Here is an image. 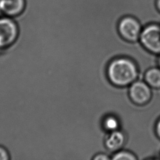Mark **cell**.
Masks as SVG:
<instances>
[{
	"label": "cell",
	"mask_w": 160,
	"mask_h": 160,
	"mask_svg": "<svg viewBox=\"0 0 160 160\" xmlns=\"http://www.w3.org/2000/svg\"><path fill=\"white\" fill-rule=\"evenodd\" d=\"M125 141L124 133L118 129L111 132L108 136L105 139V146L111 151H116L122 147Z\"/></svg>",
	"instance_id": "52a82bcc"
},
{
	"label": "cell",
	"mask_w": 160,
	"mask_h": 160,
	"mask_svg": "<svg viewBox=\"0 0 160 160\" xmlns=\"http://www.w3.org/2000/svg\"><path fill=\"white\" fill-rule=\"evenodd\" d=\"M129 95L134 103L144 105L150 101L152 93L150 86L146 82L135 81L131 84Z\"/></svg>",
	"instance_id": "5b68a950"
},
{
	"label": "cell",
	"mask_w": 160,
	"mask_h": 160,
	"mask_svg": "<svg viewBox=\"0 0 160 160\" xmlns=\"http://www.w3.org/2000/svg\"><path fill=\"white\" fill-rule=\"evenodd\" d=\"M92 160H111L107 154L104 153H99L96 154L92 159Z\"/></svg>",
	"instance_id": "7c38bea8"
},
{
	"label": "cell",
	"mask_w": 160,
	"mask_h": 160,
	"mask_svg": "<svg viewBox=\"0 0 160 160\" xmlns=\"http://www.w3.org/2000/svg\"><path fill=\"white\" fill-rule=\"evenodd\" d=\"M156 132L157 136L160 139V119L157 122V124L156 126Z\"/></svg>",
	"instance_id": "4fadbf2b"
},
{
	"label": "cell",
	"mask_w": 160,
	"mask_h": 160,
	"mask_svg": "<svg viewBox=\"0 0 160 160\" xmlns=\"http://www.w3.org/2000/svg\"><path fill=\"white\" fill-rule=\"evenodd\" d=\"M19 26L12 18H0V51L11 47L19 36Z\"/></svg>",
	"instance_id": "7a4b0ae2"
},
{
	"label": "cell",
	"mask_w": 160,
	"mask_h": 160,
	"mask_svg": "<svg viewBox=\"0 0 160 160\" xmlns=\"http://www.w3.org/2000/svg\"><path fill=\"white\" fill-rule=\"evenodd\" d=\"M0 2H1V0H0ZM0 14H1V12H0Z\"/></svg>",
	"instance_id": "2e32d148"
},
{
	"label": "cell",
	"mask_w": 160,
	"mask_h": 160,
	"mask_svg": "<svg viewBox=\"0 0 160 160\" xmlns=\"http://www.w3.org/2000/svg\"><path fill=\"white\" fill-rule=\"evenodd\" d=\"M102 125L105 130L112 132L118 129L119 123L116 118L112 116H109L104 119Z\"/></svg>",
	"instance_id": "9c48e42d"
},
{
	"label": "cell",
	"mask_w": 160,
	"mask_h": 160,
	"mask_svg": "<svg viewBox=\"0 0 160 160\" xmlns=\"http://www.w3.org/2000/svg\"><path fill=\"white\" fill-rule=\"evenodd\" d=\"M156 6H157L158 9L160 11V0H157V1H156Z\"/></svg>",
	"instance_id": "5bb4252c"
},
{
	"label": "cell",
	"mask_w": 160,
	"mask_h": 160,
	"mask_svg": "<svg viewBox=\"0 0 160 160\" xmlns=\"http://www.w3.org/2000/svg\"><path fill=\"white\" fill-rule=\"evenodd\" d=\"M158 64H159V68H160V55H159V57L158 59Z\"/></svg>",
	"instance_id": "9a60e30c"
},
{
	"label": "cell",
	"mask_w": 160,
	"mask_h": 160,
	"mask_svg": "<svg viewBox=\"0 0 160 160\" xmlns=\"http://www.w3.org/2000/svg\"><path fill=\"white\" fill-rule=\"evenodd\" d=\"M142 27L139 21L134 17L126 16L122 18L118 24V31L121 36L130 42H138Z\"/></svg>",
	"instance_id": "277c9868"
},
{
	"label": "cell",
	"mask_w": 160,
	"mask_h": 160,
	"mask_svg": "<svg viewBox=\"0 0 160 160\" xmlns=\"http://www.w3.org/2000/svg\"><path fill=\"white\" fill-rule=\"evenodd\" d=\"M107 75L112 84L123 87L136 81L138 68L133 59L124 56L117 57L108 64Z\"/></svg>",
	"instance_id": "6da1fadb"
},
{
	"label": "cell",
	"mask_w": 160,
	"mask_h": 160,
	"mask_svg": "<svg viewBox=\"0 0 160 160\" xmlns=\"http://www.w3.org/2000/svg\"><path fill=\"white\" fill-rule=\"evenodd\" d=\"M111 160H138L136 157L131 152L121 151L116 152L111 158Z\"/></svg>",
	"instance_id": "30bf717a"
},
{
	"label": "cell",
	"mask_w": 160,
	"mask_h": 160,
	"mask_svg": "<svg viewBox=\"0 0 160 160\" xmlns=\"http://www.w3.org/2000/svg\"><path fill=\"white\" fill-rule=\"evenodd\" d=\"M154 160H156V159H154Z\"/></svg>",
	"instance_id": "e0dca14e"
},
{
	"label": "cell",
	"mask_w": 160,
	"mask_h": 160,
	"mask_svg": "<svg viewBox=\"0 0 160 160\" xmlns=\"http://www.w3.org/2000/svg\"><path fill=\"white\" fill-rule=\"evenodd\" d=\"M146 82L154 88H160V68H151L145 73Z\"/></svg>",
	"instance_id": "ba28073f"
},
{
	"label": "cell",
	"mask_w": 160,
	"mask_h": 160,
	"mask_svg": "<svg viewBox=\"0 0 160 160\" xmlns=\"http://www.w3.org/2000/svg\"><path fill=\"white\" fill-rule=\"evenodd\" d=\"M139 41L147 51L159 56L160 25L151 24L143 28Z\"/></svg>",
	"instance_id": "3957f363"
},
{
	"label": "cell",
	"mask_w": 160,
	"mask_h": 160,
	"mask_svg": "<svg viewBox=\"0 0 160 160\" xmlns=\"http://www.w3.org/2000/svg\"><path fill=\"white\" fill-rule=\"evenodd\" d=\"M26 7V0H1L0 12L4 16L14 18L21 15Z\"/></svg>",
	"instance_id": "8992f818"
},
{
	"label": "cell",
	"mask_w": 160,
	"mask_h": 160,
	"mask_svg": "<svg viewBox=\"0 0 160 160\" xmlns=\"http://www.w3.org/2000/svg\"><path fill=\"white\" fill-rule=\"evenodd\" d=\"M0 160H10V155L6 149L0 146Z\"/></svg>",
	"instance_id": "8fae6325"
}]
</instances>
